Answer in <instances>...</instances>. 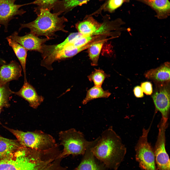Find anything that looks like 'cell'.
Listing matches in <instances>:
<instances>
[{"label":"cell","instance_id":"cell-16","mask_svg":"<svg viewBox=\"0 0 170 170\" xmlns=\"http://www.w3.org/2000/svg\"><path fill=\"white\" fill-rule=\"evenodd\" d=\"M22 146L17 140L10 139L0 136V159L8 157Z\"/></svg>","mask_w":170,"mask_h":170},{"label":"cell","instance_id":"cell-29","mask_svg":"<svg viewBox=\"0 0 170 170\" xmlns=\"http://www.w3.org/2000/svg\"><path fill=\"white\" fill-rule=\"evenodd\" d=\"M5 63V62L2 60L0 59V65L4 64Z\"/></svg>","mask_w":170,"mask_h":170},{"label":"cell","instance_id":"cell-3","mask_svg":"<svg viewBox=\"0 0 170 170\" xmlns=\"http://www.w3.org/2000/svg\"><path fill=\"white\" fill-rule=\"evenodd\" d=\"M37 17L30 22L20 24V31L24 28H27L30 30V33L37 36H44L50 38L55 36L56 32L61 31L67 33L64 29V23L67 22L66 18L63 16L59 17V13H52L47 8H38Z\"/></svg>","mask_w":170,"mask_h":170},{"label":"cell","instance_id":"cell-12","mask_svg":"<svg viewBox=\"0 0 170 170\" xmlns=\"http://www.w3.org/2000/svg\"><path fill=\"white\" fill-rule=\"evenodd\" d=\"M21 71V66L15 61L12 60L7 65H3L0 69V85L18 79L22 76Z\"/></svg>","mask_w":170,"mask_h":170},{"label":"cell","instance_id":"cell-24","mask_svg":"<svg viewBox=\"0 0 170 170\" xmlns=\"http://www.w3.org/2000/svg\"><path fill=\"white\" fill-rule=\"evenodd\" d=\"M8 83L0 85V107H8L9 106V97L13 92L9 87Z\"/></svg>","mask_w":170,"mask_h":170},{"label":"cell","instance_id":"cell-26","mask_svg":"<svg viewBox=\"0 0 170 170\" xmlns=\"http://www.w3.org/2000/svg\"><path fill=\"white\" fill-rule=\"evenodd\" d=\"M124 2V0H108L106 5V9L112 12L120 7Z\"/></svg>","mask_w":170,"mask_h":170},{"label":"cell","instance_id":"cell-2","mask_svg":"<svg viewBox=\"0 0 170 170\" xmlns=\"http://www.w3.org/2000/svg\"><path fill=\"white\" fill-rule=\"evenodd\" d=\"M0 170H52L42 151L22 146L8 157L1 159Z\"/></svg>","mask_w":170,"mask_h":170},{"label":"cell","instance_id":"cell-9","mask_svg":"<svg viewBox=\"0 0 170 170\" xmlns=\"http://www.w3.org/2000/svg\"><path fill=\"white\" fill-rule=\"evenodd\" d=\"M17 0H0V24L5 27V30L7 31L8 23L14 16L21 15L26 11L21 7L26 4H16L15 2Z\"/></svg>","mask_w":170,"mask_h":170},{"label":"cell","instance_id":"cell-6","mask_svg":"<svg viewBox=\"0 0 170 170\" xmlns=\"http://www.w3.org/2000/svg\"><path fill=\"white\" fill-rule=\"evenodd\" d=\"M150 127L143 128L135 147L136 160L143 170H157L154 149L148 140Z\"/></svg>","mask_w":170,"mask_h":170},{"label":"cell","instance_id":"cell-7","mask_svg":"<svg viewBox=\"0 0 170 170\" xmlns=\"http://www.w3.org/2000/svg\"><path fill=\"white\" fill-rule=\"evenodd\" d=\"M167 127L162 123L158 126V134L154 151L155 161L158 170H170V159L165 147V133Z\"/></svg>","mask_w":170,"mask_h":170},{"label":"cell","instance_id":"cell-21","mask_svg":"<svg viewBox=\"0 0 170 170\" xmlns=\"http://www.w3.org/2000/svg\"><path fill=\"white\" fill-rule=\"evenodd\" d=\"M106 41V39L97 41L88 48L89 56L92 66H96L98 65L100 54Z\"/></svg>","mask_w":170,"mask_h":170},{"label":"cell","instance_id":"cell-4","mask_svg":"<svg viewBox=\"0 0 170 170\" xmlns=\"http://www.w3.org/2000/svg\"><path fill=\"white\" fill-rule=\"evenodd\" d=\"M59 135L60 144L63 147L59 157L62 159L70 155H84L87 149L94 145L98 139L88 141L81 132L74 128L61 131Z\"/></svg>","mask_w":170,"mask_h":170},{"label":"cell","instance_id":"cell-20","mask_svg":"<svg viewBox=\"0 0 170 170\" xmlns=\"http://www.w3.org/2000/svg\"><path fill=\"white\" fill-rule=\"evenodd\" d=\"M111 93L108 90H103L101 87L94 86L87 91L86 96L82 102L84 105L86 104L90 101L95 99L107 98L110 95Z\"/></svg>","mask_w":170,"mask_h":170},{"label":"cell","instance_id":"cell-14","mask_svg":"<svg viewBox=\"0 0 170 170\" xmlns=\"http://www.w3.org/2000/svg\"><path fill=\"white\" fill-rule=\"evenodd\" d=\"M91 147L87 149L81 163L73 170H105L106 167L97 161L90 150Z\"/></svg>","mask_w":170,"mask_h":170},{"label":"cell","instance_id":"cell-17","mask_svg":"<svg viewBox=\"0 0 170 170\" xmlns=\"http://www.w3.org/2000/svg\"><path fill=\"white\" fill-rule=\"evenodd\" d=\"M100 26L92 17H90L77 23L76 27L78 32L84 36H89L94 35Z\"/></svg>","mask_w":170,"mask_h":170},{"label":"cell","instance_id":"cell-13","mask_svg":"<svg viewBox=\"0 0 170 170\" xmlns=\"http://www.w3.org/2000/svg\"><path fill=\"white\" fill-rule=\"evenodd\" d=\"M13 94L21 97L27 101L32 107L36 109L44 100V97L37 94L35 88L27 81L24 82L20 89Z\"/></svg>","mask_w":170,"mask_h":170},{"label":"cell","instance_id":"cell-22","mask_svg":"<svg viewBox=\"0 0 170 170\" xmlns=\"http://www.w3.org/2000/svg\"><path fill=\"white\" fill-rule=\"evenodd\" d=\"M93 43V42H91L81 47L72 49L62 50L57 53L55 58L54 61L72 57L83 50L88 48Z\"/></svg>","mask_w":170,"mask_h":170},{"label":"cell","instance_id":"cell-8","mask_svg":"<svg viewBox=\"0 0 170 170\" xmlns=\"http://www.w3.org/2000/svg\"><path fill=\"white\" fill-rule=\"evenodd\" d=\"M168 84L157 86L152 98L155 109L161 113L162 118L168 120L170 109V91Z\"/></svg>","mask_w":170,"mask_h":170},{"label":"cell","instance_id":"cell-18","mask_svg":"<svg viewBox=\"0 0 170 170\" xmlns=\"http://www.w3.org/2000/svg\"><path fill=\"white\" fill-rule=\"evenodd\" d=\"M6 39L9 46L12 48L20 63L24 73V82H27L26 64L28 50L20 44L8 37L6 38Z\"/></svg>","mask_w":170,"mask_h":170},{"label":"cell","instance_id":"cell-28","mask_svg":"<svg viewBox=\"0 0 170 170\" xmlns=\"http://www.w3.org/2000/svg\"><path fill=\"white\" fill-rule=\"evenodd\" d=\"M133 91L135 96L137 98H142L144 96L142 89L139 86H137L135 87Z\"/></svg>","mask_w":170,"mask_h":170},{"label":"cell","instance_id":"cell-15","mask_svg":"<svg viewBox=\"0 0 170 170\" xmlns=\"http://www.w3.org/2000/svg\"><path fill=\"white\" fill-rule=\"evenodd\" d=\"M143 1L154 10L158 18H165L170 15V4L168 0H144Z\"/></svg>","mask_w":170,"mask_h":170},{"label":"cell","instance_id":"cell-30","mask_svg":"<svg viewBox=\"0 0 170 170\" xmlns=\"http://www.w3.org/2000/svg\"><path fill=\"white\" fill-rule=\"evenodd\" d=\"M1 109H2V108L0 107V113L1 112Z\"/></svg>","mask_w":170,"mask_h":170},{"label":"cell","instance_id":"cell-25","mask_svg":"<svg viewBox=\"0 0 170 170\" xmlns=\"http://www.w3.org/2000/svg\"><path fill=\"white\" fill-rule=\"evenodd\" d=\"M59 0H35L34 1L27 4V5L33 4L38 6L39 8H47L50 10L53 9Z\"/></svg>","mask_w":170,"mask_h":170},{"label":"cell","instance_id":"cell-10","mask_svg":"<svg viewBox=\"0 0 170 170\" xmlns=\"http://www.w3.org/2000/svg\"><path fill=\"white\" fill-rule=\"evenodd\" d=\"M9 38L17 42L27 50L35 51L40 52L42 44L53 38H44L38 37L30 33L23 36H20L17 32H14Z\"/></svg>","mask_w":170,"mask_h":170},{"label":"cell","instance_id":"cell-11","mask_svg":"<svg viewBox=\"0 0 170 170\" xmlns=\"http://www.w3.org/2000/svg\"><path fill=\"white\" fill-rule=\"evenodd\" d=\"M170 63L165 62L159 67L148 71L146 78L153 81L157 86L168 85L170 81Z\"/></svg>","mask_w":170,"mask_h":170},{"label":"cell","instance_id":"cell-23","mask_svg":"<svg viewBox=\"0 0 170 170\" xmlns=\"http://www.w3.org/2000/svg\"><path fill=\"white\" fill-rule=\"evenodd\" d=\"M109 76L102 70L96 69L88 76V78L89 81L93 82L94 86L101 87L105 79Z\"/></svg>","mask_w":170,"mask_h":170},{"label":"cell","instance_id":"cell-5","mask_svg":"<svg viewBox=\"0 0 170 170\" xmlns=\"http://www.w3.org/2000/svg\"><path fill=\"white\" fill-rule=\"evenodd\" d=\"M16 137L22 146L37 150H44L56 147L58 146L51 135L42 131L24 132L5 127Z\"/></svg>","mask_w":170,"mask_h":170},{"label":"cell","instance_id":"cell-19","mask_svg":"<svg viewBox=\"0 0 170 170\" xmlns=\"http://www.w3.org/2000/svg\"><path fill=\"white\" fill-rule=\"evenodd\" d=\"M90 0H59L53 9L54 13H59L69 11L75 7L86 3Z\"/></svg>","mask_w":170,"mask_h":170},{"label":"cell","instance_id":"cell-1","mask_svg":"<svg viewBox=\"0 0 170 170\" xmlns=\"http://www.w3.org/2000/svg\"><path fill=\"white\" fill-rule=\"evenodd\" d=\"M90 150L95 158L106 168L114 170L118 169L127 152L121 138L112 126L102 132Z\"/></svg>","mask_w":170,"mask_h":170},{"label":"cell","instance_id":"cell-27","mask_svg":"<svg viewBox=\"0 0 170 170\" xmlns=\"http://www.w3.org/2000/svg\"><path fill=\"white\" fill-rule=\"evenodd\" d=\"M141 87L145 94L150 95L153 92V88L152 84L149 82L146 81L142 83Z\"/></svg>","mask_w":170,"mask_h":170}]
</instances>
